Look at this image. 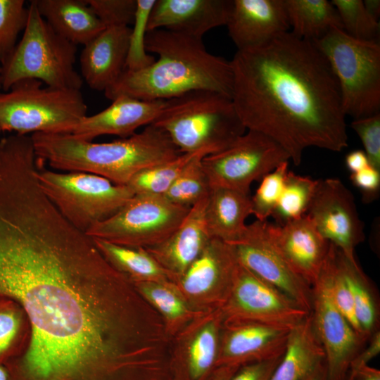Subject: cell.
Here are the masks:
<instances>
[{
    "instance_id": "cell-1",
    "label": "cell",
    "mask_w": 380,
    "mask_h": 380,
    "mask_svg": "<svg viewBox=\"0 0 380 380\" xmlns=\"http://www.w3.org/2000/svg\"><path fill=\"white\" fill-rule=\"evenodd\" d=\"M0 296L31 327L9 380H163L161 317L40 191L0 204Z\"/></svg>"
},
{
    "instance_id": "cell-2",
    "label": "cell",
    "mask_w": 380,
    "mask_h": 380,
    "mask_svg": "<svg viewBox=\"0 0 380 380\" xmlns=\"http://www.w3.org/2000/svg\"><path fill=\"white\" fill-rule=\"evenodd\" d=\"M232 101L246 129L269 137L298 165L304 151L348 146L338 84L313 41L290 31L237 50Z\"/></svg>"
},
{
    "instance_id": "cell-3",
    "label": "cell",
    "mask_w": 380,
    "mask_h": 380,
    "mask_svg": "<svg viewBox=\"0 0 380 380\" xmlns=\"http://www.w3.org/2000/svg\"><path fill=\"white\" fill-rule=\"evenodd\" d=\"M147 53L158 58L138 70H125L105 91L113 101L128 96L144 101L168 100L197 90L216 91L232 99L230 61L209 53L203 40L165 29L147 31Z\"/></svg>"
},
{
    "instance_id": "cell-4",
    "label": "cell",
    "mask_w": 380,
    "mask_h": 380,
    "mask_svg": "<svg viewBox=\"0 0 380 380\" xmlns=\"http://www.w3.org/2000/svg\"><path fill=\"white\" fill-rule=\"evenodd\" d=\"M30 136L37 157L52 168L91 173L121 185H127L140 172L182 153L167 133L153 124L128 137L103 143L70 133Z\"/></svg>"
},
{
    "instance_id": "cell-5",
    "label": "cell",
    "mask_w": 380,
    "mask_h": 380,
    "mask_svg": "<svg viewBox=\"0 0 380 380\" xmlns=\"http://www.w3.org/2000/svg\"><path fill=\"white\" fill-rule=\"evenodd\" d=\"M152 124L164 130L182 153L203 149L219 152L246 131L232 99L208 90L167 100Z\"/></svg>"
},
{
    "instance_id": "cell-6",
    "label": "cell",
    "mask_w": 380,
    "mask_h": 380,
    "mask_svg": "<svg viewBox=\"0 0 380 380\" xmlns=\"http://www.w3.org/2000/svg\"><path fill=\"white\" fill-rule=\"evenodd\" d=\"M26 27L14 51L1 65L0 83L7 91L15 82L34 79L46 86L80 90L75 68L77 48L56 33L30 1Z\"/></svg>"
},
{
    "instance_id": "cell-7",
    "label": "cell",
    "mask_w": 380,
    "mask_h": 380,
    "mask_svg": "<svg viewBox=\"0 0 380 380\" xmlns=\"http://www.w3.org/2000/svg\"><path fill=\"white\" fill-rule=\"evenodd\" d=\"M87 113L80 90L43 87L34 79L20 80L0 92L1 132L70 133Z\"/></svg>"
},
{
    "instance_id": "cell-8",
    "label": "cell",
    "mask_w": 380,
    "mask_h": 380,
    "mask_svg": "<svg viewBox=\"0 0 380 380\" xmlns=\"http://www.w3.org/2000/svg\"><path fill=\"white\" fill-rule=\"evenodd\" d=\"M337 80L343 110L353 120L380 113V44L333 27L313 41Z\"/></svg>"
},
{
    "instance_id": "cell-9",
    "label": "cell",
    "mask_w": 380,
    "mask_h": 380,
    "mask_svg": "<svg viewBox=\"0 0 380 380\" xmlns=\"http://www.w3.org/2000/svg\"><path fill=\"white\" fill-rule=\"evenodd\" d=\"M42 164L37 172L41 189L64 217L85 234L115 215L135 195L129 185L91 173L56 172L42 167Z\"/></svg>"
},
{
    "instance_id": "cell-10",
    "label": "cell",
    "mask_w": 380,
    "mask_h": 380,
    "mask_svg": "<svg viewBox=\"0 0 380 380\" xmlns=\"http://www.w3.org/2000/svg\"><path fill=\"white\" fill-rule=\"evenodd\" d=\"M189 209L170 202L163 196L135 194L115 215L92 227L86 234L122 246L147 248L167 239Z\"/></svg>"
},
{
    "instance_id": "cell-11",
    "label": "cell",
    "mask_w": 380,
    "mask_h": 380,
    "mask_svg": "<svg viewBox=\"0 0 380 380\" xmlns=\"http://www.w3.org/2000/svg\"><path fill=\"white\" fill-rule=\"evenodd\" d=\"M226 148L202 159L210 186H222L249 194L253 182L261 180L280 164L290 160L276 141L246 129Z\"/></svg>"
},
{
    "instance_id": "cell-12",
    "label": "cell",
    "mask_w": 380,
    "mask_h": 380,
    "mask_svg": "<svg viewBox=\"0 0 380 380\" xmlns=\"http://www.w3.org/2000/svg\"><path fill=\"white\" fill-rule=\"evenodd\" d=\"M224 319H240L292 329L310 313L279 289L239 264L229 295L220 308Z\"/></svg>"
},
{
    "instance_id": "cell-13",
    "label": "cell",
    "mask_w": 380,
    "mask_h": 380,
    "mask_svg": "<svg viewBox=\"0 0 380 380\" xmlns=\"http://www.w3.org/2000/svg\"><path fill=\"white\" fill-rule=\"evenodd\" d=\"M239 265L233 246L212 238L185 272L172 282L195 310L209 312L226 302Z\"/></svg>"
},
{
    "instance_id": "cell-14",
    "label": "cell",
    "mask_w": 380,
    "mask_h": 380,
    "mask_svg": "<svg viewBox=\"0 0 380 380\" xmlns=\"http://www.w3.org/2000/svg\"><path fill=\"white\" fill-rule=\"evenodd\" d=\"M267 220L247 224L242 236L232 244L240 265L275 286L310 313L312 289L287 264L273 244Z\"/></svg>"
},
{
    "instance_id": "cell-15",
    "label": "cell",
    "mask_w": 380,
    "mask_h": 380,
    "mask_svg": "<svg viewBox=\"0 0 380 380\" xmlns=\"http://www.w3.org/2000/svg\"><path fill=\"white\" fill-rule=\"evenodd\" d=\"M224 317L220 308L195 318L170 342L168 380H209L217 368Z\"/></svg>"
},
{
    "instance_id": "cell-16",
    "label": "cell",
    "mask_w": 380,
    "mask_h": 380,
    "mask_svg": "<svg viewBox=\"0 0 380 380\" xmlns=\"http://www.w3.org/2000/svg\"><path fill=\"white\" fill-rule=\"evenodd\" d=\"M319 234L350 260H356V246L365 239L355 198L337 178L318 179L306 214Z\"/></svg>"
},
{
    "instance_id": "cell-17",
    "label": "cell",
    "mask_w": 380,
    "mask_h": 380,
    "mask_svg": "<svg viewBox=\"0 0 380 380\" xmlns=\"http://www.w3.org/2000/svg\"><path fill=\"white\" fill-rule=\"evenodd\" d=\"M312 289L310 315L314 333L324 353L327 380H348L351 364L367 341L338 311L320 280H316Z\"/></svg>"
},
{
    "instance_id": "cell-18",
    "label": "cell",
    "mask_w": 380,
    "mask_h": 380,
    "mask_svg": "<svg viewBox=\"0 0 380 380\" xmlns=\"http://www.w3.org/2000/svg\"><path fill=\"white\" fill-rule=\"evenodd\" d=\"M291 329L254 321L224 319L217 367H240L282 355Z\"/></svg>"
},
{
    "instance_id": "cell-19",
    "label": "cell",
    "mask_w": 380,
    "mask_h": 380,
    "mask_svg": "<svg viewBox=\"0 0 380 380\" xmlns=\"http://www.w3.org/2000/svg\"><path fill=\"white\" fill-rule=\"evenodd\" d=\"M267 230L281 257L312 286L327 258L330 242L319 234L307 215L283 225L267 222Z\"/></svg>"
},
{
    "instance_id": "cell-20",
    "label": "cell",
    "mask_w": 380,
    "mask_h": 380,
    "mask_svg": "<svg viewBox=\"0 0 380 380\" xmlns=\"http://www.w3.org/2000/svg\"><path fill=\"white\" fill-rule=\"evenodd\" d=\"M233 0H156L148 31L165 29L203 40L211 29L226 25Z\"/></svg>"
},
{
    "instance_id": "cell-21",
    "label": "cell",
    "mask_w": 380,
    "mask_h": 380,
    "mask_svg": "<svg viewBox=\"0 0 380 380\" xmlns=\"http://www.w3.org/2000/svg\"><path fill=\"white\" fill-rule=\"evenodd\" d=\"M166 101H144L119 96L108 108L84 117L70 134L87 141L102 135L128 137L139 127L152 124L160 114Z\"/></svg>"
},
{
    "instance_id": "cell-22",
    "label": "cell",
    "mask_w": 380,
    "mask_h": 380,
    "mask_svg": "<svg viewBox=\"0 0 380 380\" xmlns=\"http://www.w3.org/2000/svg\"><path fill=\"white\" fill-rule=\"evenodd\" d=\"M226 26L237 50L260 45L290 30L284 0H233Z\"/></svg>"
},
{
    "instance_id": "cell-23",
    "label": "cell",
    "mask_w": 380,
    "mask_h": 380,
    "mask_svg": "<svg viewBox=\"0 0 380 380\" xmlns=\"http://www.w3.org/2000/svg\"><path fill=\"white\" fill-rule=\"evenodd\" d=\"M131 27H106L84 45L80 64L83 81L94 90L105 91L125 70Z\"/></svg>"
},
{
    "instance_id": "cell-24",
    "label": "cell",
    "mask_w": 380,
    "mask_h": 380,
    "mask_svg": "<svg viewBox=\"0 0 380 380\" xmlns=\"http://www.w3.org/2000/svg\"><path fill=\"white\" fill-rule=\"evenodd\" d=\"M207 198L191 207L180 224L167 239L146 248L169 274L170 281L185 272L212 239L205 217Z\"/></svg>"
},
{
    "instance_id": "cell-25",
    "label": "cell",
    "mask_w": 380,
    "mask_h": 380,
    "mask_svg": "<svg viewBox=\"0 0 380 380\" xmlns=\"http://www.w3.org/2000/svg\"><path fill=\"white\" fill-rule=\"evenodd\" d=\"M52 29L70 42L85 45L106 27L86 0H32Z\"/></svg>"
},
{
    "instance_id": "cell-26",
    "label": "cell",
    "mask_w": 380,
    "mask_h": 380,
    "mask_svg": "<svg viewBox=\"0 0 380 380\" xmlns=\"http://www.w3.org/2000/svg\"><path fill=\"white\" fill-rule=\"evenodd\" d=\"M252 215L251 196L236 189L212 186L205 210V222L211 238L228 243L236 242L244 232L246 220Z\"/></svg>"
},
{
    "instance_id": "cell-27",
    "label": "cell",
    "mask_w": 380,
    "mask_h": 380,
    "mask_svg": "<svg viewBox=\"0 0 380 380\" xmlns=\"http://www.w3.org/2000/svg\"><path fill=\"white\" fill-rule=\"evenodd\" d=\"M324 363L309 315L291 329L284 353L270 380H304Z\"/></svg>"
},
{
    "instance_id": "cell-28",
    "label": "cell",
    "mask_w": 380,
    "mask_h": 380,
    "mask_svg": "<svg viewBox=\"0 0 380 380\" xmlns=\"http://www.w3.org/2000/svg\"><path fill=\"white\" fill-rule=\"evenodd\" d=\"M133 284L142 298L161 317L171 339L195 318L207 312L195 310L170 281Z\"/></svg>"
},
{
    "instance_id": "cell-29",
    "label": "cell",
    "mask_w": 380,
    "mask_h": 380,
    "mask_svg": "<svg viewBox=\"0 0 380 380\" xmlns=\"http://www.w3.org/2000/svg\"><path fill=\"white\" fill-rule=\"evenodd\" d=\"M291 31L295 36L314 41L333 27L342 28L338 13L327 0H284ZM343 29V28H342Z\"/></svg>"
},
{
    "instance_id": "cell-30",
    "label": "cell",
    "mask_w": 380,
    "mask_h": 380,
    "mask_svg": "<svg viewBox=\"0 0 380 380\" xmlns=\"http://www.w3.org/2000/svg\"><path fill=\"white\" fill-rule=\"evenodd\" d=\"M92 239L108 262L132 282L170 281L169 274L146 248Z\"/></svg>"
},
{
    "instance_id": "cell-31",
    "label": "cell",
    "mask_w": 380,
    "mask_h": 380,
    "mask_svg": "<svg viewBox=\"0 0 380 380\" xmlns=\"http://www.w3.org/2000/svg\"><path fill=\"white\" fill-rule=\"evenodd\" d=\"M338 259L348 286L355 316L365 336L379 330V307L372 284L356 260H350L338 249Z\"/></svg>"
},
{
    "instance_id": "cell-32",
    "label": "cell",
    "mask_w": 380,
    "mask_h": 380,
    "mask_svg": "<svg viewBox=\"0 0 380 380\" xmlns=\"http://www.w3.org/2000/svg\"><path fill=\"white\" fill-rule=\"evenodd\" d=\"M317 183L318 179L289 170L281 196L271 215L274 224L283 225L306 215Z\"/></svg>"
},
{
    "instance_id": "cell-33",
    "label": "cell",
    "mask_w": 380,
    "mask_h": 380,
    "mask_svg": "<svg viewBox=\"0 0 380 380\" xmlns=\"http://www.w3.org/2000/svg\"><path fill=\"white\" fill-rule=\"evenodd\" d=\"M200 154L210 153L205 149L182 153L170 160L140 172L127 185L135 194L163 196L188 163Z\"/></svg>"
},
{
    "instance_id": "cell-34",
    "label": "cell",
    "mask_w": 380,
    "mask_h": 380,
    "mask_svg": "<svg viewBox=\"0 0 380 380\" xmlns=\"http://www.w3.org/2000/svg\"><path fill=\"white\" fill-rule=\"evenodd\" d=\"M205 156L200 154L188 163L163 195L167 200L191 208L208 196L211 186L202 165Z\"/></svg>"
},
{
    "instance_id": "cell-35",
    "label": "cell",
    "mask_w": 380,
    "mask_h": 380,
    "mask_svg": "<svg viewBox=\"0 0 380 380\" xmlns=\"http://www.w3.org/2000/svg\"><path fill=\"white\" fill-rule=\"evenodd\" d=\"M24 315L16 302L0 296V365L20 354Z\"/></svg>"
},
{
    "instance_id": "cell-36",
    "label": "cell",
    "mask_w": 380,
    "mask_h": 380,
    "mask_svg": "<svg viewBox=\"0 0 380 380\" xmlns=\"http://www.w3.org/2000/svg\"><path fill=\"white\" fill-rule=\"evenodd\" d=\"M343 30L350 36L361 40L376 41L380 25L365 9L362 0H332Z\"/></svg>"
},
{
    "instance_id": "cell-37",
    "label": "cell",
    "mask_w": 380,
    "mask_h": 380,
    "mask_svg": "<svg viewBox=\"0 0 380 380\" xmlns=\"http://www.w3.org/2000/svg\"><path fill=\"white\" fill-rule=\"evenodd\" d=\"M28 13L23 0H0L1 65L14 51L19 34L26 27Z\"/></svg>"
},
{
    "instance_id": "cell-38",
    "label": "cell",
    "mask_w": 380,
    "mask_h": 380,
    "mask_svg": "<svg viewBox=\"0 0 380 380\" xmlns=\"http://www.w3.org/2000/svg\"><path fill=\"white\" fill-rule=\"evenodd\" d=\"M155 1L156 0H137L125 70H141L152 64L156 59L154 56L147 53L145 49L148 21Z\"/></svg>"
},
{
    "instance_id": "cell-39",
    "label": "cell",
    "mask_w": 380,
    "mask_h": 380,
    "mask_svg": "<svg viewBox=\"0 0 380 380\" xmlns=\"http://www.w3.org/2000/svg\"><path fill=\"white\" fill-rule=\"evenodd\" d=\"M289 161L280 164L264 176L251 196V210L256 220L264 222L271 217L281 196L289 172Z\"/></svg>"
},
{
    "instance_id": "cell-40",
    "label": "cell",
    "mask_w": 380,
    "mask_h": 380,
    "mask_svg": "<svg viewBox=\"0 0 380 380\" xmlns=\"http://www.w3.org/2000/svg\"><path fill=\"white\" fill-rule=\"evenodd\" d=\"M86 1L105 27L129 26L134 22L137 0Z\"/></svg>"
},
{
    "instance_id": "cell-41",
    "label": "cell",
    "mask_w": 380,
    "mask_h": 380,
    "mask_svg": "<svg viewBox=\"0 0 380 380\" xmlns=\"http://www.w3.org/2000/svg\"><path fill=\"white\" fill-rule=\"evenodd\" d=\"M351 127L362 143L369 165L380 170V113L353 120Z\"/></svg>"
},
{
    "instance_id": "cell-42",
    "label": "cell",
    "mask_w": 380,
    "mask_h": 380,
    "mask_svg": "<svg viewBox=\"0 0 380 380\" xmlns=\"http://www.w3.org/2000/svg\"><path fill=\"white\" fill-rule=\"evenodd\" d=\"M350 179L354 186L362 195L365 203L376 200L380 191V170L371 165L350 175Z\"/></svg>"
},
{
    "instance_id": "cell-43",
    "label": "cell",
    "mask_w": 380,
    "mask_h": 380,
    "mask_svg": "<svg viewBox=\"0 0 380 380\" xmlns=\"http://www.w3.org/2000/svg\"><path fill=\"white\" fill-rule=\"evenodd\" d=\"M283 354L267 360L242 365L229 380H270Z\"/></svg>"
},
{
    "instance_id": "cell-44",
    "label": "cell",
    "mask_w": 380,
    "mask_h": 380,
    "mask_svg": "<svg viewBox=\"0 0 380 380\" xmlns=\"http://www.w3.org/2000/svg\"><path fill=\"white\" fill-rule=\"evenodd\" d=\"M369 341L365 349H362L351 364L350 370L369 362L380 352V331L376 330L369 338Z\"/></svg>"
},
{
    "instance_id": "cell-45",
    "label": "cell",
    "mask_w": 380,
    "mask_h": 380,
    "mask_svg": "<svg viewBox=\"0 0 380 380\" xmlns=\"http://www.w3.org/2000/svg\"><path fill=\"white\" fill-rule=\"evenodd\" d=\"M346 165L351 173L358 172L370 165L364 151L355 150L348 153L345 158Z\"/></svg>"
},
{
    "instance_id": "cell-46",
    "label": "cell",
    "mask_w": 380,
    "mask_h": 380,
    "mask_svg": "<svg viewBox=\"0 0 380 380\" xmlns=\"http://www.w3.org/2000/svg\"><path fill=\"white\" fill-rule=\"evenodd\" d=\"M348 376L352 380H380V370L365 365L351 369Z\"/></svg>"
},
{
    "instance_id": "cell-47",
    "label": "cell",
    "mask_w": 380,
    "mask_h": 380,
    "mask_svg": "<svg viewBox=\"0 0 380 380\" xmlns=\"http://www.w3.org/2000/svg\"><path fill=\"white\" fill-rule=\"evenodd\" d=\"M239 368V366L218 367L209 380H229Z\"/></svg>"
},
{
    "instance_id": "cell-48",
    "label": "cell",
    "mask_w": 380,
    "mask_h": 380,
    "mask_svg": "<svg viewBox=\"0 0 380 380\" xmlns=\"http://www.w3.org/2000/svg\"><path fill=\"white\" fill-rule=\"evenodd\" d=\"M363 4L369 14L378 20L380 15V1L365 0L363 1Z\"/></svg>"
},
{
    "instance_id": "cell-49",
    "label": "cell",
    "mask_w": 380,
    "mask_h": 380,
    "mask_svg": "<svg viewBox=\"0 0 380 380\" xmlns=\"http://www.w3.org/2000/svg\"><path fill=\"white\" fill-rule=\"evenodd\" d=\"M304 380H327L325 365L323 363Z\"/></svg>"
},
{
    "instance_id": "cell-50",
    "label": "cell",
    "mask_w": 380,
    "mask_h": 380,
    "mask_svg": "<svg viewBox=\"0 0 380 380\" xmlns=\"http://www.w3.org/2000/svg\"><path fill=\"white\" fill-rule=\"evenodd\" d=\"M0 380H9V374L4 365H0Z\"/></svg>"
},
{
    "instance_id": "cell-51",
    "label": "cell",
    "mask_w": 380,
    "mask_h": 380,
    "mask_svg": "<svg viewBox=\"0 0 380 380\" xmlns=\"http://www.w3.org/2000/svg\"><path fill=\"white\" fill-rule=\"evenodd\" d=\"M1 65L0 64V75H1ZM0 89H1V83H0Z\"/></svg>"
},
{
    "instance_id": "cell-52",
    "label": "cell",
    "mask_w": 380,
    "mask_h": 380,
    "mask_svg": "<svg viewBox=\"0 0 380 380\" xmlns=\"http://www.w3.org/2000/svg\"><path fill=\"white\" fill-rule=\"evenodd\" d=\"M348 380H352V379L348 376Z\"/></svg>"
},
{
    "instance_id": "cell-53",
    "label": "cell",
    "mask_w": 380,
    "mask_h": 380,
    "mask_svg": "<svg viewBox=\"0 0 380 380\" xmlns=\"http://www.w3.org/2000/svg\"><path fill=\"white\" fill-rule=\"evenodd\" d=\"M0 132H1V129H0Z\"/></svg>"
}]
</instances>
